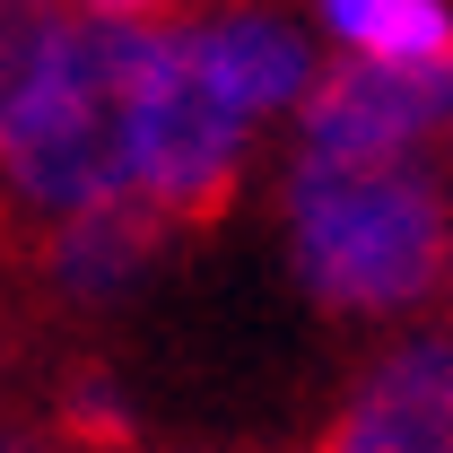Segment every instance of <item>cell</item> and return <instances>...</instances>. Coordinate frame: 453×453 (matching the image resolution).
Masks as SVG:
<instances>
[{"mask_svg":"<svg viewBox=\"0 0 453 453\" xmlns=\"http://www.w3.org/2000/svg\"><path fill=\"white\" fill-rule=\"evenodd\" d=\"M149 27L131 18H70L35 88L0 113V183L18 210H88L131 192V88H140Z\"/></svg>","mask_w":453,"mask_h":453,"instance_id":"obj_1","label":"cell"},{"mask_svg":"<svg viewBox=\"0 0 453 453\" xmlns=\"http://www.w3.org/2000/svg\"><path fill=\"white\" fill-rule=\"evenodd\" d=\"M288 235H296L305 288L323 305H340V314H401V305H418L445 280V253H453L445 192L410 157H384V166L296 157Z\"/></svg>","mask_w":453,"mask_h":453,"instance_id":"obj_2","label":"cell"},{"mask_svg":"<svg viewBox=\"0 0 453 453\" xmlns=\"http://www.w3.org/2000/svg\"><path fill=\"white\" fill-rule=\"evenodd\" d=\"M244 131L253 113H235L219 96V79L201 70L192 35L174 27L140 44V88H131V192L166 226H210L235 201L244 174Z\"/></svg>","mask_w":453,"mask_h":453,"instance_id":"obj_3","label":"cell"},{"mask_svg":"<svg viewBox=\"0 0 453 453\" xmlns=\"http://www.w3.org/2000/svg\"><path fill=\"white\" fill-rule=\"evenodd\" d=\"M296 122H305V157H323V166L410 157L427 131H453V44L445 53H418V61L349 53L340 70L305 79Z\"/></svg>","mask_w":453,"mask_h":453,"instance_id":"obj_4","label":"cell"},{"mask_svg":"<svg viewBox=\"0 0 453 453\" xmlns=\"http://www.w3.org/2000/svg\"><path fill=\"white\" fill-rule=\"evenodd\" d=\"M314 453H453V340L393 349Z\"/></svg>","mask_w":453,"mask_h":453,"instance_id":"obj_5","label":"cell"},{"mask_svg":"<svg viewBox=\"0 0 453 453\" xmlns=\"http://www.w3.org/2000/svg\"><path fill=\"white\" fill-rule=\"evenodd\" d=\"M157 244H166V219H157L140 192H105V201L53 219L44 271H53V288H70V296H113V288H131L149 271Z\"/></svg>","mask_w":453,"mask_h":453,"instance_id":"obj_6","label":"cell"},{"mask_svg":"<svg viewBox=\"0 0 453 453\" xmlns=\"http://www.w3.org/2000/svg\"><path fill=\"white\" fill-rule=\"evenodd\" d=\"M192 35V53H201V70L219 79V96L235 113H280L305 96V44L288 35L280 18H262V9H226V18H210V27H183Z\"/></svg>","mask_w":453,"mask_h":453,"instance_id":"obj_7","label":"cell"},{"mask_svg":"<svg viewBox=\"0 0 453 453\" xmlns=\"http://www.w3.org/2000/svg\"><path fill=\"white\" fill-rule=\"evenodd\" d=\"M323 27L349 53L418 61V53H445L453 44V0H323Z\"/></svg>","mask_w":453,"mask_h":453,"instance_id":"obj_8","label":"cell"},{"mask_svg":"<svg viewBox=\"0 0 453 453\" xmlns=\"http://www.w3.org/2000/svg\"><path fill=\"white\" fill-rule=\"evenodd\" d=\"M61 27H70L61 0H0V113L35 88V70L53 61Z\"/></svg>","mask_w":453,"mask_h":453,"instance_id":"obj_9","label":"cell"},{"mask_svg":"<svg viewBox=\"0 0 453 453\" xmlns=\"http://www.w3.org/2000/svg\"><path fill=\"white\" fill-rule=\"evenodd\" d=\"M79 9H88V18H131V27H149L166 0H79Z\"/></svg>","mask_w":453,"mask_h":453,"instance_id":"obj_10","label":"cell"},{"mask_svg":"<svg viewBox=\"0 0 453 453\" xmlns=\"http://www.w3.org/2000/svg\"><path fill=\"white\" fill-rule=\"evenodd\" d=\"M445 271H453V253H445Z\"/></svg>","mask_w":453,"mask_h":453,"instance_id":"obj_11","label":"cell"}]
</instances>
